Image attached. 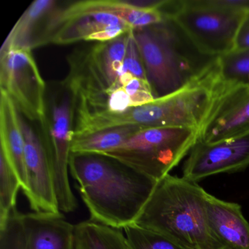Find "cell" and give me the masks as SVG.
Segmentation results:
<instances>
[{
  "instance_id": "obj_12",
  "label": "cell",
  "mask_w": 249,
  "mask_h": 249,
  "mask_svg": "<svg viewBox=\"0 0 249 249\" xmlns=\"http://www.w3.org/2000/svg\"><path fill=\"white\" fill-rule=\"evenodd\" d=\"M26 249H75V225L62 212L21 213Z\"/></svg>"
},
{
  "instance_id": "obj_22",
  "label": "cell",
  "mask_w": 249,
  "mask_h": 249,
  "mask_svg": "<svg viewBox=\"0 0 249 249\" xmlns=\"http://www.w3.org/2000/svg\"><path fill=\"white\" fill-rule=\"evenodd\" d=\"M248 49H249V11L245 14L244 18L239 27L232 52Z\"/></svg>"
},
{
  "instance_id": "obj_5",
  "label": "cell",
  "mask_w": 249,
  "mask_h": 249,
  "mask_svg": "<svg viewBox=\"0 0 249 249\" xmlns=\"http://www.w3.org/2000/svg\"><path fill=\"white\" fill-rule=\"evenodd\" d=\"M75 115V97L63 81L47 89L44 117L40 122V134L52 161L56 201L62 213L73 212L78 208L69 181Z\"/></svg>"
},
{
  "instance_id": "obj_1",
  "label": "cell",
  "mask_w": 249,
  "mask_h": 249,
  "mask_svg": "<svg viewBox=\"0 0 249 249\" xmlns=\"http://www.w3.org/2000/svg\"><path fill=\"white\" fill-rule=\"evenodd\" d=\"M70 173L91 219L119 230L135 224L158 183L100 154L71 153Z\"/></svg>"
},
{
  "instance_id": "obj_6",
  "label": "cell",
  "mask_w": 249,
  "mask_h": 249,
  "mask_svg": "<svg viewBox=\"0 0 249 249\" xmlns=\"http://www.w3.org/2000/svg\"><path fill=\"white\" fill-rule=\"evenodd\" d=\"M194 128H146L100 155L115 159L159 181L189 154L198 140Z\"/></svg>"
},
{
  "instance_id": "obj_4",
  "label": "cell",
  "mask_w": 249,
  "mask_h": 249,
  "mask_svg": "<svg viewBox=\"0 0 249 249\" xmlns=\"http://www.w3.org/2000/svg\"><path fill=\"white\" fill-rule=\"evenodd\" d=\"M160 10L201 54L209 57L234 50L239 27L247 12L226 6L222 0H165Z\"/></svg>"
},
{
  "instance_id": "obj_3",
  "label": "cell",
  "mask_w": 249,
  "mask_h": 249,
  "mask_svg": "<svg viewBox=\"0 0 249 249\" xmlns=\"http://www.w3.org/2000/svg\"><path fill=\"white\" fill-rule=\"evenodd\" d=\"M133 35L156 99L201 81L213 68L216 57L201 54L168 18Z\"/></svg>"
},
{
  "instance_id": "obj_17",
  "label": "cell",
  "mask_w": 249,
  "mask_h": 249,
  "mask_svg": "<svg viewBox=\"0 0 249 249\" xmlns=\"http://www.w3.org/2000/svg\"><path fill=\"white\" fill-rule=\"evenodd\" d=\"M54 0H36L26 10L17 21L0 52L11 48L28 47L32 49L36 30L41 21L56 8Z\"/></svg>"
},
{
  "instance_id": "obj_13",
  "label": "cell",
  "mask_w": 249,
  "mask_h": 249,
  "mask_svg": "<svg viewBox=\"0 0 249 249\" xmlns=\"http://www.w3.org/2000/svg\"><path fill=\"white\" fill-rule=\"evenodd\" d=\"M206 211L210 229L224 249H249V223L239 204L208 193Z\"/></svg>"
},
{
  "instance_id": "obj_16",
  "label": "cell",
  "mask_w": 249,
  "mask_h": 249,
  "mask_svg": "<svg viewBox=\"0 0 249 249\" xmlns=\"http://www.w3.org/2000/svg\"><path fill=\"white\" fill-rule=\"evenodd\" d=\"M146 129L138 125L109 128L89 135H73L71 153L103 154L121 146L139 131Z\"/></svg>"
},
{
  "instance_id": "obj_7",
  "label": "cell",
  "mask_w": 249,
  "mask_h": 249,
  "mask_svg": "<svg viewBox=\"0 0 249 249\" xmlns=\"http://www.w3.org/2000/svg\"><path fill=\"white\" fill-rule=\"evenodd\" d=\"M0 88L26 119L41 122L46 110L47 87L32 49L11 48L0 52Z\"/></svg>"
},
{
  "instance_id": "obj_14",
  "label": "cell",
  "mask_w": 249,
  "mask_h": 249,
  "mask_svg": "<svg viewBox=\"0 0 249 249\" xmlns=\"http://www.w3.org/2000/svg\"><path fill=\"white\" fill-rule=\"evenodd\" d=\"M0 152L5 156L17 173L24 192L27 187V172L19 112L9 96L2 90L0 98Z\"/></svg>"
},
{
  "instance_id": "obj_9",
  "label": "cell",
  "mask_w": 249,
  "mask_h": 249,
  "mask_svg": "<svg viewBox=\"0 0 249 249\" xmlns=\"http://www.w3.org/2000/svg\"><path fill=\"white\" fill-rule=\"evenodd\" d=\"M249 167V132L214 143L196 141L183 167V178L197 182L221 173H234Z\"/></svg>"
},
{
  "instance_id": "obj_19",
  "label": "cell",
  "mask_w": 249,
  "mask_h": 249,
  "mask_svg": "<svg viewBox=\"0 0 249 249\" xmlns=\"http://www.w3.org/2000/svg\"><path fill=\"white\" fill-rule=\"evenodd\" d=\"M21 183L5 156L0 152V225L17 208V195Z\"/></svg>"
},
{
  "instance_id": "obj_11",
  "label": "cell",
  "mask_w": 249,
  "mask_h": 249,
  "mask_svg": "<svg viewBox=\"0 0 249 249\" xmlns=\"http://www.w3.org/2000/svg\"><path fill=\"white\" fill-rule=\"evenodd\" d=\"M164 0L135 2L120 0H87L71 2L68 6L52 13L53 17L66 18L88 13H104L119 17L134 30L162 22L164 15L160 8Z\"/></svg>"
},
{
  "instance_id": "obj_8",
  "label": "cell",
  "mask_w": 249,
  "mask_h": 249,
  "mask_svg": "<svg viewBox=\"0 0 249 249\" xmlns=\"http://www.w3.org/2000/svg\"><path fill=\"white\" fill-rule=\"evenodd\" d=\"M213 102L197 141L214 143L249 133V84L221 85L213 79Z\"/></svg>"
},
{
  "instance_id": "obj_2",
  "label": "cell",
  "mask_w": 249,
  "mask_h": 249,
  "mask_svg": "<svg viewBox=\"0 0 249 249\" xmlns=\"http://www.w3.org/2000/svg\"><path fill=\"white\" fill-rule=\"evenodd\" d=\"M207 195L197 183L167 175L135 224L189 249H224L208 225Z\"/></svg>"
},
{
  "instance_id": "obj_21",
  "label": "cell",
  "mask_w": 249,
  "mask_h": 249,
  "mask_svg": "<svg viewBox=\"0 0 249 249\" xmlns=\"http://www.w3.org/2000/svg\"><path fill=\"white\" fill-rule=\"evenodd\" d=\"M0 249H26L21 213L17 208L0 225Z\"/></svg>"
},
{
  "instance_id": "obj_10",
  "label": "cell",
  "mask_w": 249,
  "mask_h": 249,
  "mask_svg": "<svg viewBox=\"0 0 249 249\" xmlns=\"http://www.w3.org/2000/svg\"><path fill=\"white\" fill-rule=\"evenodd\" d=\"M24 138V155L27 172V187L24 193L32 210L36 212H60L55 192L52 161L40 132L19 113Z\"/></svg>"
},
{
  "instance_id": "obj_18",
  "label": "cell",
  "mask_w": 249,
  "mask_h": 249,
  "mask_svg": "<svg viewBox=\"0 0 249 249\" xmlns=\"http://www.w3.org/2000/svg\"><path fill=\"white\" fill-rule=\"evenodd\" d=\"M212 76L214 82L221 85L249 84V49L216 57Z\"/></svg>"
},
{
  "instance_id": "obj_15",
  "label": "cell",
  "mask_w": 249,
  "mask_h": 249,
  "mask_svg": "<svg viewBox=\"0 0 249 249\" xmlns=\"http://www.w3.org/2000/svg\"><path fill=\"white\" fill-rule=\"evenodd\" d=\"M75 249H132L122 230L94 220L75 225Z\"/></svg>"
},
{
  "instance_id": "obj_20",
  "label": "cell",
  "mask_w": 249,
  "mask_h": 249,
  "mask_svg": "<svg viewBox=\"0 0 249 249\" xmlns=\"http://www.w3.org/2000/svg\"><path fill=\"white\" fill-rule=\"evenodd\" d=\"M132 249H189L170 239L133 224L124 229Z\"/></svg>"
}]
</instances>
